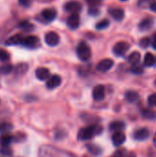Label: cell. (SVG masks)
Returning a JSON list of instances; mask_svg holds the SVG:
<instances>
[{"instance_id":"31","label":"cell","mask_w":156,"mask_h":157,"mask_svg":"<svg viewBox=\"0 0 156 157\" xmlns=\"http://www.w3.org/2000/svg\"><path fill=\"white\" fill-rule=\"evenodd\" d=\"M131 71L134 75H141V74L143 73V66L141 65L139 63H136V64H132V66L131 68Z\"/></svg>"},{"instance_id":"36","label":"cell","mask_w":156,"mask_h":157,"mask_svg":"<svg viewBox=\"0 0 156 157\" xmlns=\"http://www.w3.org/2000/svg\"><path fill=\"white\" fill-rule=\"evenodd\" d=\"M127 152L125 149H119L115 154H114V157H126Z\"/></svg>"},{"instance_id":"42","label":"cell","mask_w":156,"mask_h":157,"mask_svg":"<svg viewBox=\"0 0 156 157\" xmlns=\"http://www.w3.org/2000/svg\"><path fill=\"white\" fill-rule=\"evenodd\" d=\"M126 157H136V155H135L134 153H130V154H128V155H126Z\"/></svg>"},{"instance_id":"38","label":"cell","mask_w":156,"mask_h":157,"mask_svg":"<svg viewBox=\"0 0 156 157\" xmlns=\"http://www.w3.org/2000/svg\"><path fill=\"white\" fill-rule=\"evenodd\" d=\"M150 9H151L152 11H154V12H155L156 13V1L155 2L151 3V5H150Z\"/></svg>"},{"instance_id":"46","label":"cell","mask_w":156,"mask_h":157,"mask_svg":"<svg viewBox=\"0 0 156 157\" xmlns=\"http://www.w3.org/2000/svg\"><path fill=\"white\" fill-rule=\"evenodd\" d=\"M120 1H128V0H120Z\"/></svg>"},{"instance_id":"1","label":"cell","mask_w":156,"mask_h":157,"mask_svg":"<svg viewBox=\"0 0 156 157\" xmlns=\"http://www.w3.org/2000/svg\"><path fill=\"white\" fill-rule=\"evenodd\" d=\"M39 157H75L74 155L52 145H42L39 149Z\"/></svg>"},{"instance_id":"11","label":"cell","mask_w":156,"mask_h":157,"mask_svg":"<svg viewBox=\"0 0 156 157\" xmlns=\"http://www.w3.org/2000/svg\"><path fill=\"white\" fill-rule=\"evenodd\" d=\"M133 137L137 141H144L150 137V131L146 128H141L134 132Z\"/></svg>"},{"instance_id":"20","label":"cell","mask_w":156,"mask_h":157,"mask_svg":"<svg viewBox=\"0 0 156 157\" xmlns=\"http://www.w3.org/2000/svg\"><path fill=\"white\" fill-rule=\"evenodd\" d=\"M13 140H14L13 135H11L10 133L4 132L0 136V146H8L13 142Z\"/></svg>"},{"instance_id":"8","label":"cell","mask_w":156,"mask_h":157,"mask_svg":"<svg viewBox=\"0 0 156 157\" xmlns=\"http://www.w3.org/2000/svg\"><path fill=\"white\" fill-rule=\"evenodd\" d=\"M80 25V17L78 13H72L67 18V26L71 29H76Z\"/></svg>"},{"instance_id":"34","label":"cell","mask_w":156,"mask_h":157,"mask_svg":"<svg viewBox=\"0 0 156 157\" xmlns=\"http://www.w3.org/2000/svg\"><path fill=\"white\" fill-rule=\"evenodd\" d=\"M148 103L152 107H156V93L152 94L148 98Z\"/></svg>"},{"instance_id":"30","label":"cell","mask_w":156,"mask_h":157,"mask_svg":"<svg viewBox=\"0 0 156 157\" xmlns=\"http://www.w3.org/2000/svg\"><path fill=\"white\" fill-rule=\"evenodd\" d=\"M0 155L3 156L9 157L13 155V151L10 148V146H1L0 147Z\"/></svg>"},{"instance_id":"19","label":"cell","mask_w":156,"mask_h":157,"mask_svg":"<svg viewBox=\"0 0 156 157\" xmlns=\"http://www.w3.org/2000/svg\"><path fill=\"white\" fill-rule=\"evenodd\" d=\"M87 151L94 156H98L102 154V149L101 147H99L97 144H87L86 145Z\"/></svg>"},{"instance_id":"35","label":"cell","mask_w":156,"mask_h":157,"mask_svg":"<svg viewBox=\"0 0 156 157\" xmlns=\"http://www.w3.org/2000/svg\"><path fill=\"white\" fill-rule=\"evenodd\" d=\"M88 14L91 15V16H97L99 14V9L97 7V6H91L89 9H88Z\"/></svg>"},{"instance_id":"7","label":"cell","mask_w":156,"mask_h":157,"mask_svg":"<svg viewBox=\"0 0 156 157\" xmlns=\"http://www.w3.org/2000/svg\"><path fill=\"white\" fill-rule=\"evenodd\" d=\"M44 40L49 46H56L60 42V37L56 32L50 31L45 34Z\"/></svg>"},{"instance_id":"27","label":"cell","mask_w":156,"mask_h":157,"mask_svg":"<svg viewBox=\"0 0 156 157\" xmlns=\"http://www.w3.org/2000/svg\"><path fill=\"white\" fill-rule=\"evenodd\" d=\"M28 71V64L27 63H19L15 68V73L17 75H23Z\"/></svg>"},{"instance_id":"3","label":"cell","mask_w":156,"mask_h":157,"mask_svg":"<svg viewBox=\"0 0 156 157\" xmlns=\"http://www.w3.org/2000/svg\"><path fill=\"white\" fill-rule=\"evenodd\" d=\"M76 54L81 61L86 62L91 58L92 52H91L90 47L86 42L82 41L78 44V46L76 48Z\"/></svg>"},{"instance_id":"21","label":"cell","mask_w":156,"mask_h":157,"mask_svg":"<svg viewBox=\"0 0 156 157\" xmlns=\"http://www.w3.org/2000/svg\"><path fill=\"white\" fill-rule=\"evenodd\" d=\"M124 129H125V123L123 121H115L109 124V130L111 132H121Z\"/></svg>"},{"instance_id":"12","label":"cell","mask_w":156,"mask_h":157,"mask_svg":"<svg viewBox=\"0 0 156 157\" xmlns=\"http://www.w3.org/2000/svg\"><path fill=\"white\" fill-rule=\"evenodd\" d=\"M40 15H41L42 18L45 21L51 22V21H52V20L55 19V17L57 16V12L53 8H46V9L42 10V12H41Z\"/></svg>"},{"instance_id":"4","label":"cell","mask_w":156,"mask_h":157,"mask_svg":"<svg viewBox=\"0 0 156 157\" xmlns=\"http://www.w3.org/2000/svg\"><path fill=\"white\" fill-rule=\"evenodd\" d=\"M39 42H40L39 38H37L34 35H30V36H27V37L23 38L21 45H23L26 48L34 49L39 46Z\"/></svg>"},{"instance_id":"24","label":"cell","mask_w":156,"mask_h":157,"mask_svg":"<svg viewBox=\"0 0 156 157\" xmlns=\"http://www.w3.org/2000/svg\"><path fill=\"white\" fill-rule=\"evenodd\" d=\"M154 62H155V58H154V54L151 52H147L144 56L143 64L147 67H150V66H153L154 64Z\"/></svg>"},{"instance_id":"39","label":"cell","mask_w":156,"mask_h":157,"mask_svg":"<svg viewBox=\"0 0 156 157\" xmlns=\"http://www.w3.org/2000/svg\"><path fill=\"white\" fill-rule=\"evenodd\" d=\"M147 1H150V0H140V1H139V6H140L141 7H144Z\"/></svg>"},{"instance_id":"22","label":"cell","mask_w":156,"mask_h":157,"mask_svg":"<svg viewBox=\"0 0 156 157\" xmlns=\"http://www.w3.org/2000/svg\"><path fill=\"white\" fill-rule=\"evenodd\" d=\"M125 98L127 101L129 102H135L137 101L139 98H140V95L138 92L136 91H133V90H130V91H127L126 94H125Z\"/></svg>"},{"instance_id":"16","label":"cell","mask_w":156,"mask_h":157,"mask_svg":"<svg viewBox=\"0 0 156 157\" xmlns=\"http://www.w3.org/2000/svg\"><path fill=\"white\" fill-rule=\"evenodd\" d=\"M35 75H36V77L40 80V81H45L47 80L51 75H50V71L48 68H45V67H40L38 68L36 71H35Z\"/></svg>"},{"instance_id":"32","label":"cell","mask_w":156,"mask_h":157,"mask_svg":"<svg viewBox=\"0 0 156 157\" xmlns=\"http://www.w3.org/2000/svg\"><path fill=\"white\" fill-rule=\"evenodd\" d=\"M10 59V54L4 49H0V62H7Z\"/></svg>"},{"instance_id":"10","label":"cell","mask_w":156,"mask_h":157,"mask_svg":"<svg viewBox=\"0 0 156 157\" xmlns=\"http://www.w3.org/2000/svg\"><path fill=\"white\" fill-rule=\"evenodd\" d=\"M93 98L97 101H101L105 98V87L102 85H97L93 89Z\"/></svg>"},{"instance_id":"43","label":"cell","mask_w":156,"mask_h":157,"mask_svg":"<svg viewBox=\"0 0 156 157\" xmlns=\"http://www.w3.org/2000/svg\"><path fill=\"white\" fill-rule=\"evenodd\" d=\"M154 145H155L156 147V132L155 134H154Z\"/></svg>"},{"instance_id":"25","label":"cell","mask_w":156,"mask_h":157,"mask_svg":"<svg viewBox=\"0 0 156 157\" xmlns=\"http://www.w3.org/2000/svg\"><path fill=\"white\" fill-rule=\"evenodd\" d=\"M140 60H141V53L138 52H131V53L129 55V57H128V61H129V63H131V64H136V63H138L140 62Z\"/></svg>"},{"instance_id":"44","label":"cell","mask_w":156,"mask_h":157,"mask_svg":"<svg viewBox=\"0 0 156 157\" xmlns=\"http://www.w3.org/2000/svg\"><path fill=\"white\" fill-rule=\"evenodd\" d=\"M39 1H40V2H45V3H47V2H51V1H52V0H39Z\"/></svg>"},{"instance_id":"45","label":"cell","mask_w":156,"mask_h":157,"mask_svg":"<svg viewBox=\"0 0 156 157\" xmlns=\"http://www.w3.org/2000/svg\"><path fill=\"white\" fill-rule=\"evenodd\" d=\"M0 132H1V123H0Z\"/></svg>"},{"instance_id":"26","label":"cell","mask_w":156,"mask_h":157,"mask_svg":"<svg viewBox=\"0 0 156 157\" xmlns=\"http://www.w3.org/2000/svg\"><path fill=\"white\" fill-rule=\"evenodd\" d=\"M19 28H20L22 30H24V31H26V32H29V31H31V30L34 29V25L31 24L30 22L27 21V20H24V21H22V22L19 24Z\"/></svg>"},{"instance_id":"23","label":"cell","mask_w":156,"mask_h":157,"mask_svg":"<svg viewBox=\"0 0 156 157\" xmlns=\"http://www.w3.org/2000/svg\"><path fill=\"white\" fill-rule=\"evenodd\" d=\"M142 116L146 119V120H150V121H154L156 119V113L155 111L150 109H142Z\"/></svg>"},{"instance_id":"6","label":"cell","mask_w":156,"mask_h":157,"mask_svg":"<svg viewBox=\"0 0 156 157\" xmlns=\"http://www.w3.org/2000/svg\"><path fill=\"white\" fill-rule=\"evenodd\" d=\"M114 65V62L113 60L109 59V58H107V59H104V60H101L97 65V70L98 72H102V73H105V72H108V70H110Z\"/></svg>"},{"instance_id":"9","label":"cell","mask_w":156,"mask_h":157,"mask_svg":"<svg viewBox=\"0 0 156 157\" xmlns=\"http://www.w3.org/2000/svg\"><path fill=\"white\" fill-rule=\"evenodd\" d=\"M61 83H62L61 76H59L57 75H53L47 79L46 86L48 89H54V88L58 87L61 85Z\"/></svg>"},{"instance_id":"48","label":"cell","mask_w":156,"mask_h":157,"mask_svg":"<svg viewBox=\"0 0 156 157\" xmlns=\"http://www.w3.org/2000/svg\"><path fill=\"white\" fill-rule=\"evenodd\" d=\"M112 157H114V156H112Z\"/></svg>"},{"instance_id":"40","label":"cell","mask_w":156,"mask_h":157,"mask_svg":"<svg viewBox=\"0 0 156 157\" xmlns=\"http://www.w3.org/2000/svg\"><path fill=\"white\" fill-rule=\"evenodd\" d=\"M152 46L156 49V33L154 34V39H153V40H152Z\"/></svg>"},{"instance_id":"37","label":"cell","mask_w":156,"mask_h":157,"mask_svg":"<svg viewBox=\"0 0 156 157\" xmlns=\"http://www.w3.org/2000/svg\"><path fill=\"white\" fill-rule=\"evenodd\" d=\"M32 3V0H18V4L23 7H29Z\"/></svg>"},{"instance_id":"17","label":"cell","mask_w":156,"mask_h":157,"mask_svg":"<svg viewBox=\"0 0 156 157\" xmlns=\"http://www.w3.org/2000/svg\"><path fill=\"white\" fill-rule=\"evenodd\" d=\"M153 25H154V19L152 17H146L140 22L139 29L141 31H147L153 27Z\"/></svg>"},{"instance_id":"5","label":"cell","mask_w":156,"mask_h":157,"mask_svg":"<svg viewBox=\"0 0 156 157\" xmlns=\"http://www.w3.org/2000/svg\"><path fill=\"white\" fill-rule=\"evenodd\" d=\"M130 49V45L126 41H119L113 47V52L117 56H123L128 50Z\"/></svg>"},{"instance_id":"33","label":"cell","mask_w":156,"mask_h":157,"mask_svg":"<svg viewBox=\"0 0 156 157\" xmlns=\"http://www.w3.org/2000/svg\"><path fill=\"white\" fill-rule=\"evenodd\" d=\"M152 44V40L149 38H143L140 40V46L143 49L148 48Z\"/></svg>"},{"instance_id":"28","label":"cell","mask_w":156,"mask_h":157,"mask_svg":"<svg viewBox=\"0 0 156 157\" xmlns=\"http://www.w3.org/2000/svg\"><path fill=\"white\" fill-rule=\"evenodd\" d=\"M13 71V66L10 63H5L0 65V74L1 75H8Z\"/></svg>"},{"instance_id":"41","label":"cell","mask_w":156,"mask_h":157,"mask_svg":"<svg viewBox=\"0 0 156 157\" xmlns=\"http://www.w3.org/2000/svg\"><path fill=\"white\" fill-rule=\"evenodd\" d=\"M88 3H90V4H97V3H99V2H101L102 0H86Z\"/></svg>"},{"instance_id":"2","label":"cell","mask_w":156,"mask_h":157,"mask_svg":"<svg viewBox=\"0 0 156 157\" xmlns=\"http://www.w3.org/2000/svg\"><path fill=\"white\" fill-rule=\"evenodd\" d=\"M103 131V128L97 124H92L86 127H84L79 130L77 138L80 141H88L94 138L96 135L100 134Z\"/></svg>"},{"instance_id":"29","label":"cell","mask_w":156,"mask_h":157,"mask_svg":"<svg viewBox=\"0 0 156 157\" xmlns=\"http://www.w3.org/2000/svg\"><path fill=\"white\" fill-rule=\"evenodd\" d=\"M109 25H110V21H109L108 19L105 18V19L100 20L98 23H97V25H96V29H98V30H102V29H107Z\"/></svg>"},{"instance_id":"18","label":"cell","mask_w":156,"mask_h":157,"mask_svg":"<svg viewBox=\"0 0 156 157\" xmlns=\"http://www.w3.org/2000/svg\"><path fill=\"white\" fill-rule=\"evenodd\" d=\"M23 38L24 37L21 34H15V35L11 36L8 40H6V45H7V46H13V45L21 44Z\"/></svg>"},{"instance_id":"15","label":"cell","mask_w":156,"mask_h":157,"mask_svg":"<svg viewBox=\"0 0 156 157\" xmlns=\"http://www.w3.org/2000/svg\"><path fill=\"white\" fill-rule=\"evenodd\" d=\"M126 141V135L122 132H116L112 135V143L115 146L122 145Z\"/></svg>"},{"instance_id":"13","label":"cell","mask_w":156,"mask_h":157,"mask_svg":"<svg viewBox=\"0 0 156 157\" xmlns=\"http://www.w3.org/2000/svg\"><path fill=\"white\" fill-rule=\"evenodd\" d=\"M64 9L71 13H78L82 9V6L77 1H69L64 5Z\"/></svg>"},{"instance_id":"14","label":"cell","mask_w":156,"mask_h":157,"mask_svg":"<svg viewBox=\"0 0 156 157\" xmlns=\"http://www.w3.org/2000/svg\"><path fill=\"white\" fill-rule=\"evenodd\" d=\"M109 15L117 21H120L124 18V10L120 7H112L108 9Z\"/></svg>"},{"instance_id":"47","label":"cell","mask_w":156,"mask_h":157,"mask_svg":"<svg viewBox=\"0 0 156 157\" xmlns=\"http://www.w3.org/2000/svg\"><path fill=\"white\" fill-rule=\"evenodd\" d=\"M155 86H156V80H155Z\"/></svg>"}]
</instances>
